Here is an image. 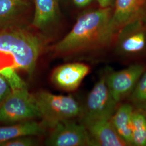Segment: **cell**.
I'll return each instance as SVG.
<instances>
[{"label": "cell", "instance_id": "obj_1", "mask_svg": "<svg viewBox=\"0 0 146 146\" xmlns=\"http://www.w3.org/2000/svg\"><path fill=\"white\" fill-rule=\"evenodd\" d=\"M111 7L91 11L79 17L72 29L52 48L58 56L83 52L109 44L113 40L109 30Z\"/></svg>", "mask_w": 146, "mask_h": 146}, {"label": "cell", "instance_id": "obj_2", "mask_svg": "<svg viewBox=\"0 0 146 146\" xmlns=\"http://www.w3.org/2000/svg\"><path fill=\"white\" fill-rule=\"evenodd\" d=\"M43 46L36 35L19 27H5L0 31V52L10 55L14 68L31 75Z\"/></svg>", "mask_w": 146, "mask_h": 146}, {"label": "cell", "instance_id": "obj_3", "mask_svg": "<svg viewBox=\"0 0 146 146\" xmlns=\"http://www.w3.org/2000/svg\"><path fill=\"white\" fill-rule=\"evenodd\" d=\"M40 119L46 127L83 115L84 108L73 96L52 94L41 90L34 94Z\"/></svg>", "mask_w": 146, "mask_h": 146}, {"label": "cell", "instance_id": "obj_4", "mask_svg": "<svg viewBox=\"0 0 146 146\" xmlns=\"http://www.w3.org/2000/svg\"><path fill=\"white\" fill-rule=\"evenodd\" d=\"M34 118H40L34 94L29 92L27 87L11 90L0 104V122L13 124Z\"/></svg>", "mask_w": 146, "mask_h": 146}, {"label": "cell", "instance_id": "obj_5", "mask_svg": "<svg viewBox=\"0 0 146 146\" xmlns=\"http://www.w3.org/2000/svg\"><path fill=\"white\" fill-rule=\"evenodd\" d=\"M117 104L110 92L104 74L88 95L82 119H111Z\"/></svg>", "mask_w": 146, "mask_h": 146}, {"label": "cell", "instance_id": "obj_6", "mask_svg": "<svg viewBox=\"0 0 146 146\" xmlns=\"http://www.w3.org/2000/svg\"><path fill=\"white\" fill-rule=\"evenodd\" d=\"M109 29L113 38L126 27L142 25L146 16V0H115Z\"/></svg>", "mask_w": 146, "mask_h": 146}, {"label": "cell", "instance_id": "obj_7", "mask_svg": "<svg viewBox=\"0 0 146 146\" xmlns=\"http://www.w3.org/2000/svg\"><path fill=\"white\" fill-rule=\"evenodd\" d=\"M145 70L142 64H133L118 71H109L106 74V82L110 92L119 104L130 96Z\"/></svg>", "mask_w": 146, "mask_h": 146}, {"label": "cell", "instance_id": "obj_8", "mask_svg": "<svg viewBox=\"0 0 146 146\" xmlns=\"http://www.w3.org/2000/svg\"><path fill=\"white\" fill-rule=\"evenodd\" d=\"M46 145L50 146H92L85 126L72 120L61 121L52 127Z\"/></svg>", "mask_w": 146, "mask_h": 146}, {"label": "cell", "instance_id": "obj_9", "mask_svg": "<svg viewBox=\"0 0 146 146\" xmlns=\"http://www.w3.org/2000/svg\"><path fill=\"white\" fill-rule=\"evenodd\" d=\"M89 72V66L82 63H66L52 71L51 81L58 88L72 92L78 88Z\"/></svg>", "mask_w": 146, "mask_h": 146}, {"label": "cell", "instance_id": "obj_10", "mask_svg": "<svg viewBox=\"0 0 146 146\" xmlns=\"http://www.w3.org/2000/svg\"><path fill=\"white\" fill-rule=\"evenodd\" d=\"M82 123L88 131L92 146H128L116 132L111 119H82Z\"/></svg>", "mask_w": 146, "mask_h": 146}, {"label": "cell", "instance_id": "obj_11", "mask_svg": "<svg viewBox=\"0 0 146 146\" xmlns=\"http://www.w3.org/2000/svg\"><path fill=\"white\" fill-rule=\"evenodd\" d=\"M46 127L42 122L33 120L0 126V145L20 136L41 135L44 133Z\"/></svg>", "mask_w": 146, "mask_h": 146}, {"label": "cell", "instance_id": "obj_12", "mask_svg": "<svg viewBox=\"0 0 146 146\" xmlns=\"http://www.w3.org/2000/svg\"><path fill=\"white\" fill-rule=\"evenodd\" d=\"M134 110L132 104H121L117 107L111 118L116 132L128 146H133L132 116Z\"/></svg>", "mask_w": 146, "mask_h": 146}, {"label": "cell", "instance_id": "obj_13", "mask_svg": "<svg viewBox=\"0 0 146 146\" xmlns=\"http://www.w3.org/2000/svg\"><path fill=\"white\" fill-rule=\"evenodd\" d=\"M33 26L43 29L52 24L58 15V0H35Z\"/></svg>", "mask_w": 146, "mask_h": 146}, {"label": "cell", "instance_id": "obj_14", "mask_svg": "<svg viewBox=\"0 0 146 146\" xmlns=\"http://www.w3.org/2000/svg\"><path fill=\"white\" fill-rule=\"evenodd\" d=\"M120 49L127 54H134L141 52L146 46V34L141 29H137L121 34Z\"/></svg>", "mask_w": 146, "mask_h": 146}, {"label": "cell", "instance_id": "obj_15", "mask_svg": "<svg viewBox=\"0 0 146 146\" xmlns=\"http://www.w3.org/2000/svg\"><path fill=\"white\" fill-rule=\"evenodd\" d=\"M133 146H146V111L134 109L132 116Z\"/></svg>", "mask_w": 146, "mask_h": 146}, {"label": "cell", "instance_id": "obj_16", "mask_svg": "<svg viewBox=\"0 0 146 146\" xmlns=\"http://www.w3.org/2000/svg\"><path fill=\"white\" fill-rule=\"evenodd\" d=\"M26 0H0V27L13 21L26 5Z\"/></svg>", "mask_w": 146, "mask_h": 146}, {"label": "cell", "instance_id": "obj_17", "mask_svg": "<svg viewBox=\"0 0 146 146\" xmlns=\"http://www.w3.org/2000/svg\"><path fill=\"white\" fill-rule=\"evenodd\" d=\"M130 98L136 109L146 111V69L130 95Z\"/></svg>", "mask_w": 146, "mask_h": 146}, {"label": "cell", "instance_id": "obj_18", "mask_svg": "<svg viewBox=\"0 0 146 146\" xmlns=\"http://www.w3.org/2000/svg\"><path fill=\"white\" fill-rule=\"evenodd\" d=\"M14 67H8L0 70V74L5 78L11 90L26 87V84L17 74Z\"/></svg>", "mask_w": 146, "mask_h": 146}, {"label": "cell", "instance_id": "obj_19", "mask_svg": "<svg viewBox=\"0 0 146 146\" xmlns=\"http://www.w3.org/2000/svg\"><path fill=\"white\" fill-rule=\"evenodd\" d=\"M31 136L18 137L2 143L0 146H32L35 145L36 141Z\"/></svg>", "mask_w": 146, "mask_h": 146}, {"label": "cell", "instance_id": "obj_20", "mask_svg": "<svg viewBox=\"0 0 146 146\" xmlns=\"http://www.w3.org/2000/svg\"><path fill=\"white\" fill-rule=\"evenodd\" d=\"M11 88L5 78L0 74V104L11 94Z\"/></svg>", "mask_w": 146, "mask_h": 146}, {"label": "cell", "instance_id": "obj_21", "mask_svg": "<svg viewBox=\"0 0 146 146\" xmlns=\"http://www.w3.org/2000/svg\"><path fill=\"white\" fill-rule=\"evenodd\" d=\"M98 2L101 8H104L113 6L115 0H98Z\"/></svg>", "mask_w": 146, "mask_h": 146}, {"label": "cell", "instance_id": "obj_22", "mask_svg": "<svg viewBox=\"0 0 146 146\" xmlns=\"http://www.w3.org/2000/svg\"><path fill=\"white\" fill-rule=\"evenodd\" d=\"M93 0H73V3L76 7L82 8L89 5Z\"/></svg>", "mask_w": 146, "mask_h": 146}, {"label": "cell", "instance_id": "obj_23", "mask_svg": "<svg viewBox=\"0 0 146 146\" xmlns=\"http://www.w3.org/2000/svg\"><path fill=\"white\" fill-rule=\"evenodd\" d=\"M26 1H28V0H26Z\"/></svg>", "mask_w": 146, "mask_h": 146}]
</instances>
